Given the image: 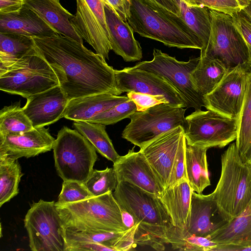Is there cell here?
<instances>
[{
    "label": "cell",
    "mask_w": 251,
    "mask_h": 251,
    "mask_svg": "<svg viewBox=\"0 0 251 251\" xmlns=\"http://www.w3.org/2000/svg\"><path fill=\"white\" fill-rule=\"evenodd\" d=\"M184 137L183 128L179 126L140 150L164 190L168 186L174 162Z\"/></svg>",
    "instance_id": "cell-15"
},
{
    "label": "cell",
    "mask_w": 251,
    "mask_h": 251,
    "mask_svg": "<svg viewBox=\"0 0 251 251\" xmlns=\"http://www.w3.org/2000/svg\"><path fill=\"white\" fill-rule=\"evenodd\" d=\"M241 8L244 11L249 6L250 3L249 0H237Z\"/></svg>",
    "instance_id": "cell-48"
},
{
    "label": "cell",
    "mask_w": 251,
    "mask_h": 251,
    "mask_svg": "<svg viewBox=\"0 0 251 251\" xmlns=\"http://www.w3.org/2000/svg\"><path fill=\"white\" fill-rule=\"evenodd\" d=\"M127 97L133 100L137 108V111H145L157 104L168 103L166 99L161 95H152L148 94L131 92L127 93Z\"/></svg>",
    "instance_id": "cell-43"
},
{
    "label": "cell",
    "mask_w": 251,
    "mask_h": 251,
    "mask_svg": "<svg viewBox=\"0 0 251 251\" xmlns=\"http://www.w3.org/2000/svg\"><path fill=\"white\" fill-rule=\"evenodd\" d=\"M208 149L186 141L185 163L187 178L192 190L198 194L210 185L206 152Z\"/></svg>",
    "instance_id": "cell-28"
},
{
    "label": "cell",
    "mask_w": 251,
    "mask_h": 251,
    "mask_svg": "<svg viewBox=\"0 0 251 251\" xmlns=\"http://www.w3.org/2000/svg\"><path fill=\"white\" fill-rule=\"evenodd\" d=\"M23 175L17 160L0 161V207L18 195Z\"/></svg>",
    "instance_id": "cell-35"
},
{
    "label": "cell",
    "mask_w": 251,
    "mask_h": 251,
    "mask_svg": "<svg viewBox=\"0 0 251 251\" xmlns=\"http://www.w3.org/2000/svg\"><path fill=\"white\" fill-rule=\"evenodd\" d=\"M167 10L180 16V10L176 0H151Z\"/></svg>",
    "instance_id": "cell-46"
},
{
    "label": "cell",
    "mask_w": 251,
    "mask_h": 251,
    "mask_svg": "<svg viewBox=\"0 0 251 251\" xmlns=\"http://www.w3.org/2000/svg\"><path fill=\"white\" fill-rule=\"evenodd\" d=\"M23 0L25 6L38 14L56 33L83 44V39L71 23L74 15L61 5L59 0Z\"/></svg>",
    "instance_id": "cell-27"
},
{
    "label": "cell",
    "mask_w": 251,
    "mask_h": 251,
    "mask_svg": "<svg viewBox=\"0 0 251 251\" xmlns=\"http://www.w3.org/2000/svg\"><path fill=\"white\" fill-rule=\"evenodd\" d=\"M180 10V16L187 25L195 32L206 48L211 32V17L209 9L206 7L187 5L183 0H176Z\"/></svg>",
    "instance_id": "cell-33"
},
{
    "label": "cell",
    "mask_w": 251,
    "mask_h": 251,
    "mask_svg": "<svg viewBox=\"0 0 251 251\" xmlns=\"http://www.w3.org/2000/svg\"><path fill=\"white\" fill-rule=\"evenodd\" d=\"M55 140L44 126L0 135V161H14L48 152L52 149Z\"/></svg>",
    "instance_id": "cell-16"
},
{
    "label": "cell",
    "mask_w": 251,
    "mask_h": 251,
    "mask_svg": "<svg viewBox=\"0 0 251 251\" xmlns=\"http://www.w3.org/2000/svg\"><path fill=\"white\" fill-rule=\"evenodd\" d=\"M0 32L32 37L57 34L38 14L25 4L18 11L0 13Z\"/></svg>",
    "instance_id": "cell-23"
},
{
    "label": "cell",
    "mask_w": 251,
    "mask_h": 251,
    "mask_svg": "<svg viewBox=\"0 0 251 251\" xmlns=\"http://www.w3.org/2000/svg\"><path fill=\"white\" fill-rule=\"evenodd\" d=\"M83 184L93 196H98L113 192L118 180L114 168L107 167L103 170L94 169Z\"/></svg>",
    "instance_id": "cell-37"
},
{
    "label": "cell",
    "mask_w": 251,
    "mask_h": 251,
    "mask_svg": "<svg viewBox=\"0 0 251 251\" xmlns=\"http://www.w3.org/2000/svg\"><path fill=\"white\" fill-rule=\"evenodd\" d=\"M249 1L250 3L249 6L245 11L251 17V0H249Z\"/></svg>",
    "instance_id": "cell-49"
},
{
    "label": "cell",
    "mask_w": 251,
    "mask_h": 251,
    "mask_svg": "<svg viewBox=\"0 0 251 251\" xmlns=\"http://www.w3.org/2000/svg\"><path fill=\"white\" fill-rule=\"evenodd\" d=\"M129 1L127 22L134 32L170 47L202 49L198 37L181 16L151 0Z\"/></svg>",
    "instance_id": "cell-2"
},
{
    "label": "cell",
    "mask_w": 251,
    "mask_h": 251,
    "mask_svg": "<svg viewBox=\"0 0 251 251\" xmlns=\"http://www.w3.org/2000/svg\"><path fill=\"white\" fill-rule=\"evenodd\" d=\"M211 194L226 222L240 215L251 201V165L242 160L235 142L221 155L220 177Z\"/></svg>",
    "instance_id": "cell-4"
},
{
    "label": "cell",
    "mask_w": 251,
    "mask_h": 251,
    "mask_svg": "<svg viewBox=\"0 0 251 251\" xmlns=\"http://www.w3.org/2000/svg\"><path fill=\"white\" fill-rule=\"evenodd\" d=\"M166 243L174 250L183 251H215L218 244L204 237L190 234L171 225L166 232Z\"/></svg>",
    "instance_id": "cell-34"
},
{
    "label": "cell",
    "mask_w": 251,
    "mask_h": 251,
    "mask_svg": "<svg viewBox=\"0 0 251 251\" xmlns=\"http://www.w3.org/2000/svg\"><path fill=\"white\" fill-rule=\"evenodd\" d=\"M24 4L23 0H0V13L18 11Z\"/></svg>",
    "instance_id": "cell-45"
},
{
    "label": "cell",
    "mask_w": 251,
    "mask_h": 251,
    "mask_svg": "<svg viewBox=\"0 0 251 251\" xmlns=\"http://www.w3.org/2000/svg\"><path fill=\"white\" fill-rule=\"evenodd\" d=\"M228 70L218 59L200 57L196 67L191 74V79L197 92L204 96L214 89Z\"/></svg>",
    "instance_id": "cell-30"
},
{
    "label": "cell",
    "mask_w": 251,
    "mask_h": 251,
    "mask_svg": "<svg viewBox=\"0 0 251 251\" xmlns=\"http://www.w3.org/2000/svg\"><path fill=\"white\" fill-rule=\"evenodd\" d=\"M55 205L64 228L113 232L128 229L112 192L74 202H55Z\"/></svg>",
    "instance_id": "cell-5"
},
{
    "label": "cell",
    "mask_w": 251,
    "mask_h": 251,
    "mask_svg": "<svg viewBox=\"0 0 251 251\" xmlns=\"http://www.w3.org/2000/svg\"><path fill=\"white\" fill-rule=\"evenodd\" d=\"M32 124L20 102L3 107L0 111V135L21 133L32 129Z\"/></svg>",
    "instance_id": "cell-36"
},
{
    "label": "cell",
    "mask_w": 251,
    "mask_h": 251,
    "mask_svg": "<svg viewBox=\"0 0 251 251\" xmlns=\"http://www.w3.org/2000/svg\"><path fill=\"white\" fill-rule=\"evenodd\" d=\"M139 226L137 224L132 227L121 232L104 231L93 230H75L64 228L66 243L85 242L102 244L113 251L132 250L136 246L135 235Z\"/></svg>",
    "instance_id": "cell-22"
},
{
    "label": "cell",
    "mask_w": 251,
    "mask_h": 251,
    "mask_svg": "<svg viewBox=\"0 0 251 251\" xmlns=\"http://www.w3.org/2000/svg\"><path fill=\"white\" fill-rule=\"evenodd\" d=\"M216 213L217 206L211 193L204 195L193 191L189 222L182 229L190 234L208 238L223 221H214Z\"/></svg>",
    "instance_id": "cell-24"
},
{
    "label": "cell",
    "mask_w": 251,
    "mask_h": 251,
    "mask_svg": "<svg viewBox=\"0 0 251 251\" xmlns=\"http://www.w3.org/2000/svg\"><path fill=\"white\" fill-rule=\"evenodd\" d=\"M104 7L111 50L126 62L140 60L142 50L134 37L132 27L110 5L104 3Z\"/></svg>",
    "instance_id": "cell-20"
},
{
    "label": "cell",
    "mask_w": 251,
    "mask_h": 251,
    "mask_svg": "<svg viewBox=\"0 0 251 251\" xmlns=\"http://www.w3.org/2000/svg\"><path fill=\"white\" fill-rule=\"evenodd\" d=\"M136 111L137 108L134 102L129 99L98 114L88 122L105 126L113 125L125 118H129Z\"/></svg>",
    "instance_id": "cell-38"
},
{
    "label": "cell",
    "mask_w": 251,
    "mask_h": 251,
    "mask_svg": "<svg viewBox=\"0 0 251 251\" xmlns=\"http://www.w3.org/2000/svg\"><path fill=\"white\" fill-rule=\"evenodd\" d=\"M153 58L131 67L159 75L168 81L183 99L186 108L195 110L205 107L204 96L196 90L191 79V74L196 67L200 57L190 58L188 61H181L174 57L154 49Z\"/></svg>",
    "instance_id": "cell-8"
},
{
    "label": "cell",
    "mask_w": 251,
    "mask_h": 251,
    "mask_svg": "<svg viewBox=\"0 0 251 251\" xmlns=\"http://www.w3.org/2000/svg\"><path fill=\"white\" fill-rule=\"evenodd\" d=\"M117 89L122 93L139 92L164 96L169 104L186 108L185 103L176 90L162 76L146 71L127 67L115 70Z\"/></svg>",
    "instance_id": "cell-14"
},
{
    "label": "cell",
    "mask_w": 251,
    "mask_h": 251,
    "mask_svg": "<svg viewBox=\"0 0 251 251\" xmlns=\"http://www.w3.org/2000/svg\"><path fill=\"white\" fill-rule=\"evenodd\" d=\"M187 5L206 7L229 15L241 9L237 0H183Z\"/></svg>",
    "instance_id": "cell-40"
},
{
    "label": "cell",
    "mask_w": 251,
    "mask_h": 251,
    "mask_svg": "<svg viewBox=\"0 0 251 251\" xmlns=\"http://www.w3.org/2000/svg\"><path fill=\"white\" fill-rule=\"evenodd\" d=\"M24 222L31 251H65L64 228L54 201L33 203Z\"/></svg>",
    "instance_id": "cell-12"
},
{
    "label": "cell",
    "mask_w": 251,
    "mask_h": 251,
    "mask_svg": "<svg viewBox=\"0 0 251 251\" xmlns=\"http://www.w3.org/2000/svg\"><path fill=\"white\" fill-rule=\"evenodd\" d=\"M208 238L218 244L215 251H240L251 246V201L240 215L229 222L223 221Z\"/></svg>",
    "instance_id": "cell-21"
},
{
    "label": "cell",
    "mask_w": 251,
    "mask_h": 251,
    "mask_svg": "<svg viewBox=\"0 0 251 251\" xmlns=\"http://www.w3.org/2000/svg\"><path fill=\"white\" fill-rule=\"evenodd\" d=\"M71 23L80 37L95 50L103 59H109L111 50L108 37L97 14L89 7L85 0H76V11Z\"/></svg>",
    "instance_id": "cell-19"
},
{
    "label": "cell",
    "mask_w": 251,
    "mask_h": 251,
    "mask_svg": "<svg viewBox=\"0 0 251 251\" xmlns=\"http://www.w3.org/2000/svg\"><path fill=\"white\" fill-rule=\"evenodd\" d=\"M249 64L228 69L223 79L204 96L205 107L233 119H239L244 101Z\"/></svg>",
    "instance_id": "cell-13"
},
{
    "label": "cell",
    "mask_w": 251,
    "mask_h": 251,
    "mask_svg": "<svg viewBox=\"0 0 251 251\" xmlns=\"http://www.w3.org/2000/svg\"><path fill=\"white\" fill-rule=\"evenodd\" d=\"M119 206L123 222L127 229L132 227L138 224L131 213L122 206L119 205Z\"/></svg>",
    "instance_id": "cell-47"
},
{
    "label": "cell",
    "mask_w": 251,
    "mask_h": 251,
    "mask_svg": "<svg viewBox=\"0 0 251 251\" xmlns=\"http://www.w3.org/2000/svg\"><path fill=\"white\" fill-rule=\"evenodd\" d=\"M125 96L100 93L69 100L64 118L74 121L89 122L98 114L127 101Z\"/></svg>",
    "instance_id": "cell-26"
},
{
    "label": "cell",
    "mask_w": 251,
    "mask_h": 251,
    "mask_svg": "<svg viewBox=\"0 0 251 251\" xmlns=\"http://www.w3.org/2000/svg\"><path fill=\"white\" fill-rule=\"evenodd\" d=\"M185 136L181 142L175 159L168 187L174 185L182 179H187L185 163Z\"/></svg>",
    "instance_id": "cell-42"
},
{
    "label": "cell",
    "mask_w": 251,
    "mask_h": 251,
    "mask_svg": "<svg viewBox=\"0 0 251 251\" xmlns=\"http://www.w3.org/2000/svg\"><path fill=\"white\" fill-rule=\"evenodd\" d=\"M193 191L188 179L184 178L168 187L158 196L173 226L182 229L188 224Z\"/></svg>",
    "instance_id": "cell-25"
},
{
    "label": "cell",
    "mask_w": 251,
    "mask_h": 251,
    "mask_svg": "<svg viewBox=\"0 0 251 251\" xmlns=\"http://www.w3.org/2000/svg\"><path fill=\"white\" fill-rule=\"evenodd\" d=\"M52 149L55 168L63 180L84 183L98 158L93 145L77 130L64 126L58 131Z\"/></svg>",
    "instance_id": "cell-6"
},
{
    "label": "cell",
    "mask_w": 251,
    "mask_h": 251,
    "mask_svg": "<svg viewBox=\"0 0 251 251\" xmlns=\"http://www.w3.org/2000/svg\"><path fill=\"white\" fill-rule=\"evenodd\" d=\"M113 168L118 182H128L158 197L164 191L140 151L129 150L113 163Z\"/></svg>",
    "instance_id": "cell-18"
},
{
    "label": "cell",
    "mask_w": 251,
    "mask_h": 251,
    "mask_svg": "<svg viewBox=\"0 0 251 251\" xmlns=\"http://www.w3.org/2000/svg\"><path fill=\"white\" fill-rule=\"evenodd\" d=\"M93 196L83 183L75 181H63L58 201L59 204L80 201Z\"/></svg>",
    "instance_id": "cell-39"
},
{
    "label": "cell",
    "mask_w": 251,
    "mask_h": 251,
    "mask_svg": "<svg viewBox=\"0 0 251 251\" xmlns=\"http://www.w3.org/2000/svg\"><path fill=\"white\" fill-rule=\"evenodd\" d=\"M231 15L235 26L247 46L249 55V63L251 66V17L242 9Z\"/></svg>",
    "instance_id": "cell-41"
},
{
    "label": "cell",
    "mask_w": 251,
    "mask_h": 251,
    "mask_svg": "<svg viewBox=\"0 0 251 251\" xmlns=\"http://www.w3.org/2000/svg\"><path fill=\"white\" fill-rule=\"evenodd\" d=\"M238 124V119L210 109H199L185 117L183 128L188 144L208 149L221 148L236 140Z\"/></svg>",
    "instance_id": "cell-11"
},
{
    "label": "cell",
    "mask_w": 251,
    "mask_h": 251,
    "mask_svg": "<svg viewBox=\"0 0 251 251\" xmlns=\"http://www.w3.org/2000/svg\"><path fill=\"white\" fill-rule=\"evenodd\" d=\"M186 108L161 103L145 111H136L123 131L122 138L140 149L163 133L184 123Z\"/></svg>",
    "instance_id": "cell-9"
},
{
    "label": "cell",
    "mask_w": 251,
    "mask_h": 251,
    "mask_svg": "<svg viewBox=\"0 0 251 251\" xmlns=\"http://www.w3.org/2000/svg\"><path fill=\"white\" fill-rule=\"evenodd\" d=\"M235 143L242 160L251 165V66L247 72L245 98Z\"/></svg>",
    "instance_id": "cell-31"
},
{
    "label": "cell",
    "mask_w": 251,
    "mask_h": 251,
    "mask_svg": "<svg viewBox=\"0 0 251 251\" xmlns=\"http://www.w3.org/2000/svg\"><path fill=\"white\" fill-rule=\"evenodd\" d=\"M113 194L118 204L131 213L139 224L135 244L164 250L166 232L172 224L158 197L126 181L118 182Z\"/></svg>",
    "instance_id": "cell-3"
},
{
    "label": "cell",
    "mask_w": 251,
    "mask_h": 251,
    "mask_svg": "<svg viewBox=\"0 0 251 251\" xmlns=\"http://www.w3.org/2000/svg\"><path fill=\"white\" fill-rule=\"evenodd\" d=\"M32 38L36 50L54 71L69 100L122 94L117 88L115 70L83 44L59 34Z\"/></svg>",
    "instance_id": "cell-1"
},
{
    "label": "cell",
    "mask_w": 251,
    "mask_h": 251,
    "mask_svg": "<svg viewBox=\"0 0 251 251\" xmlns=\"http://www.w3.org/2000/svg\"><path fill=\"white\" fill-rule=\"evenodd\" d=\"M35 49L32 37L0 32V75Z\"/></svg>",
    "instance_id": "cell-29"
},
{
    "label": "cell",
    "mask_w": 251,
    "mask_h": 251,
    "mask_svg": "<svg viewBox=\"0 0 251 251\" xmlns=\"http://www.w3.org/2000/svg\"><path fill=\"white\" fill-rule=\"evenodd\" d=\"M58 85L54 71L36 49L0 75V90L26 99Z\"/></svg>",
    "instance_id": "cell-7"
},
{
    "label": "cell",
    "mask_w": 251,
    "mask_h": 251,
    "mask_svg": "<svg viewBox=\"0 0 251 251\" xmlns=\"http://www.w3.org/2000/svg\"><path fill=\"white\" fill-rule=\"evenodd\" d=\"M73 126L93 145L96 151L108 160L114 163L120 156L106 131L105 125L75 121Z\"/></svg>",
    "instance_id": "cell-32"
},
{
    "label": "cell",
    "mask_w": 251,
    "mask_h": 251,
    "mask_svg": "<svg viewBox=\"0 0 251 251\" xmlns=\"http://www.w3.org/2000/svg\"><path fill=\"white\" fill-rule=\"evenodd\" d=\"M103 3L110 5L119 17L124 21H127V18L130 12L129 0H102Z\"/></svg>",
    "instance_id": "cell-44"
},
{
    "label": "cell",
    "mask_w": 251,
    "mask_h": 251,
    "mask_svg": "<svg viewBox=\"0 0 251 251\" xmlns=\"http://www.w3.org/2000/svg\"><path fill=\"white\" fill-rule=\"evenodd\" d=\"M26 100L23 109L34 128L51 125L64 117L70 100L59 85Z\"/></svg>",
    "instance_id": "cell-17"
},
{
    "label": "cell",
    "mask_w": 251,
    "mask_h": 251,
    "mask_svg": "<svg viewBox=\"0 0 251 251\" xmlns=\"http://www.w3.org/2000/svg\"><path fill=\"white\" fill-rule=\"evenodd\" d=\"M211 32L205 49L201 57L216 58L227 69L249 64L246 43L234 25L231 15L209 9Z\"/></svg>",
    "instance_id": "cell-10"
}]
</instances>
